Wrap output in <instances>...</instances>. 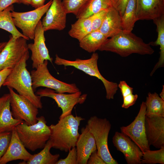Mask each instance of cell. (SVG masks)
Here are the masks:
<instances>
[{
  "label": "cell",
  "instance_id": "42",
  "mask_svg": "<svg viewBox=\"0 0 164 164\" xmlns=\"http://www.w3.org/2000/svg\"><path fill=\"white\" fill-rule=\"evenodd\" d=\"M32 0H19V3H22L25 5H30Z\"/></svg>",
  "mask_w": 164,
  "mask_h": 164
},
{
  "label": "cell",
  "instance_id": "35",
  "mask_svg": "<svg viewBox=\"0 0 164 164\" xmlns=\"http://www.w3.org/2000/svg\"><path fill=\"white\" fill-rule=\"evenodd\" d=\"M111 6L116 10L121 17L129 0H110Z\"/></svg>",
  "mask_w": 164,
  "mask_h": 164
},
{
  "label": "cell",
  "instance_id": "2",
  "mask_svg": "<svg viewBox=\"0 0 164 164\" xmlns=\"http://www.w3.org/2000/svg\"><path fill=\"white\" fill-rule=\"evenodd\" d=\"M81 116L72 114L59 119L55 125L49 126L51 130L50 139L52 148L66 152L76 147L80 134L78 129L81 121Z\"/></svg>",
  "mask_w": 164,
  "mask_h": 164
},
{
  "label": "cell",
  "instance_id": "8",
  "mask_svg": "<svg viewBox=\"0 0 164 164\" xmlns=\"http://www.w3.org/2000/svg\"><path fill=\"white\" fill-rule=\"evenodd\" d=\"M52 2V0H50L43 6L28 12H18L12 11L10 14L15 26L21 30L22 34L26 37L33 39L36 27Z\"/></svg>",
  "mask_w": 164,
  "mask_h": 164
},
{
  "label": "cell",
  "instance_id": "4",
  "mask_svg": "<svg viewBox=\"0 0 164 164\" xmlns=\"http://www.w3.org/2000/svg\"><path fill=\"white\" fill-rule=\"evenodd\" d=\"M46 122L45 117L41 116L34 124L29 125L23 121L16 126L17 135L26 148L33 152L44 147L51 135Z\"/></svg>",
  "mask_w": 164,
  "mask_h": 164
},
{
  "label": "cell",
  "instance_id": "29",
  "mask_svg": "<svg viewBox=\"0 0 164 164\" xmlns=\"http://www.w3.org/2000/svg\"><path fill=\"white\" fill-rule=\"evenodd\" d=\"M137 0H129L121 17L123 31L132 32L135 22L138 21L136 11Z\"/></svg>",
  "mask_w": 164,
  "mask_h": 164
},
{
  "label": "cell",
  "instance_id": "44",
  "mask_svg": "<svg viewBox=\"0 0 164 164\" xmlns=\"http://www.w3.org/2000/svg\"><path fill=\"white\" fill-rule=\"evenodd\" d=\"M159 95L160 97L164 100V86L163 85V88L162 91L161 93Z\"/></svg>",
  "mask_w": 164,
  "mask_h": 164
},
{
  "label": "cell",
  "instance_id": "18",
  "mask_svg": "<svg viewBox=\"0 0 164 164\" xmlns=\"http://www.w3.org/2000/svg\"><path fill=\"white\" fill-rule=\"evenodd\" d=\"M32 156L21 141L15 129L12 131L9 145L5 152L0 159V164H5L19 159L23 161L21 164H24Z\"/></svg>",
  "mask_w": 164,
  "mask_h": 164
},
{
  "label": "cell",
  "instance_id": "24",
  "mask_svg": "<svg viewBox=\"0 0 164 164\" xmlns=\"http://www.w3.org/2000/svg\"><path fill=\"white\" fill-rule=\"evenodd\" d=\"M145 103V116L151 117H164V100L156 92H149Z\"/></svg>",
  "mask_w": 164,
  "mask_h": 164
},
{
  "label": "cell",
  "instance_id": "15",
  "mask_svg": "<svg viewBox=\"0 0 164 164\" xmlns=\"http://www.w3.org/2000/svg\"><path fill=\"white\" fill-rule=\"evenodd\" d=\"M112 142L117 149L123 154L127 164H141L143 152L128 137L116 132L113 137Z\"/></svg>",
  "mask_w": 164,
  "mask_h": 164
},
{
  "label": "cell",
  "instance_id": "45",
  "mask_svg": "<svg viewBox=\"0 0 164 164\" xmlns=\"http://www.w3.org/2000/svg\"><path fill=\"white\" fill-rule=\"evenodd\" d=\"M137 1H138V0H137Z\"/></svg>",
  "mask_w": 164,
  "mask_h": 164
},
{
  "label": "cell",
  "instance_id": "10",
  "mask_svg": "<svg viewBox=\"0 0 164 164\" xmlns=\"http://www.w3.org/2000/svg\"><path fill=\"white\" fill-rule=\"evenodd\" d=\"M27 40L23 37L11 35L9 39L0 53V71L6 68H13L29 50Z\"/></svg>",
  "mask_w": 164,
  "mask_h": 164
},
{
  "label": "cell",
  "instance_id": "32",
  "mask_svg": "<svg viewBox=\"0 0 164 164\" xmlns=\"http://www.w3.org/2000/svg\"><path fill=\"white\" fill-rule=\"evenodd\" d=\"M107 9L101 11L91 16L92 31L99 30L105 18Z\"/></svg>",
  "mask_w": 164,
  "mask_h": 164
},
{
  "label": "cell",
  "instance_id": "3",
  "mask_svg": "<svg viewBox=\"0 0 164 164\" xmlns=\"http://www.w3.org/2000/svg\"><path fill=\"white\" fill-rule=\"evenodd\" d=\"M29 56L28 50L12 68L3 86L15 89L19 94L26 97L38 108L42 109L43 105L41 97L34 93L30 73L26 68V61Z\"/></svg>",
  "mask_w": 164,
  "mask_h": 164
},
{
  "label": "cell",
  "instance_id": "41",
  "mask_svg": "<svg viewBox=\"0 0 164 164\" xmlns=\"http://www.w3.org/2000/svg\"><path fill=\"white\" fill-rule=\"evenodd\" d=\"M46 0H32L30 5L35 9L43 6Z\"/></svg>",
  "mask_w": 164,
  "mask_h": 164
},
{
  "label": "cell",
  "instance_id": "21",
  "mask_svg": "<svg viewBox=\"0 0 164 164\" xmlns=\"http://www.w3.org/2000/svg\"><path fill=\"white\" fill-rule=\"evenodd\" d=\"M123 30L121 18L112 6L108 8L99 31L106 37H111Z\"/></svg>",
  "mask_w": 164,
  "mask_h": 164
},
{
  "label": "cell",
  "instance_id": "36",
  "mask_svg": "<svg viewBox=\"0 0 164 164\" xmlns=\"http://www.w3.org/2000/svg\"><path fill=\"white\" fill-rule=\"evenodd\" d=\"M138 95L133 94H129L123 97V103L121 105L122 108L127 109L133 105L135 103Z\"/></svg>",
  "mask_w": 164,
  "mask_h": 164
},
{
  "label": "cell",
  "instance_id": "28",
  "mask_svg": "<svg viewBox=\"0 0 164 164\" xmlns=\"http://www.w3.org/2000/svg\"><path fill=\"white\" fill-rule=\"evenodd\" d=\"M14 9L12 5L0 11V28L8 32L14 37H22L29 40L28 38L18 31L13 22L10 13Z\"/></svg>",
  "mask_w": 164,
  "mask_h": 164
},
{
  "label": "cell",
  "instance_id": "6",
  "mask_svg": "<svg viewBox=\"0 0 164 164\" xmlns=\"http://www.w3.org/2000/svg\"><path fill=\"white\" fill-rule=\"evenodd\" d=\"M87 125L94 138L98 155L106 164H118L111 155L108 147V136L111 128L110 121L106 118L94 116L88 119Z\"/></svg>",
  "mask_w": 164,
  "mask_h": 164
},
{
  "label": "cell",
  "instance_id": "20",
  "mask_svg": "<svg viewBox=\"0 0 164 164\" xmlns=\"http://www.w3.org/2000/svg\"><path fill=\"white\" fill-rule=\"evenodd\" d=\"M9 93L0 97V133L11 132L22 122L15 119L12 116L10 105Z\"/></svg>",
  "mask_w": 164,
  "mask_h": 164
},
{
  "label": "cell",
  "instance_id": "1",
  "mask_svg": "<svg viewBox=\"0 0 164 164\" xmlns=\"http://www.w3.org/2000/svg\"><path fill=\"white\" fill-rule=\"evenodd\" d=\"M98 50L114 53L123 57L132 53L151 55L154 52L149 43H145L141 38L132 32L123 30L108 38Z\"/></svg>",
  "mask_w": 164,
  "mask_h": 164
},
{
  "label": "cell",
  "instance_id": "7",
  "mask_svg": "<svg viewBox=\"0 0 164 164\" xmlns=\"http://www.w3.org/2000/svg\"><path fill=\"white\" fill-rule=\"evenodd\" d=\"M48 60L38 66L30 72L34 91L39 87H44L59 93H73L80 91L75 84H70L61 81L54 77L47 67Z\"/></svg>",
  "mask_w": 164,
  "mask_h": 164
},
{
  "label": "cell",
  "instance_id": "31",
  "mask_svg": "<svg viewBox=\"0 0 164 164\" xmlns=\"http://www.w3.org/2000/svg\"><path fill=\"white\" fill-rule=\"evenodd\" d=\"M90 0H63L62 2L67 14L76 16Z\"/></svg>",
  "mask_w": 164,
  "mask_h": 164
},
{
  "label": "cell",
  "instance_id": "37",
  "mask_svg": "<svg viewBox=\"0 0 164 164\" xmlns=\"http://www.w3.org/2000/svg\"><path fill=\"white\" fill-rule=\"evenodd\" d=\"M123 97L133 94V88L129 86L125 81H121L118 84Z\"/></svg>",
  "mask_w": 164,
  "mask_h": 164
},
{
  "label": "cell",
  "instance_id": "43",
  "mask_svg": "<svg viewBox=\"0 0 164 164\" xmlns=\"http://www.w3.org/2000/svg\"><path fill=\"white\" fill-rule=\"evenodd\" d=\"M7 43V42H4L0 43V53L6 45Z\"/></svg>",
  "mask_w": 164,
  "mask_h": 164
},
{
  "label": "cell",
  "instance_id": "33",
  "mask_svg": "<svg viewBox=\"0 0 164 164\" xmlns=\"http://www.w3.org/2000/svg\"><path fill=\"white\" fill-rule=\"evenodd\" d=\"M12 135L11 132L0 133V159L5 152L9 145Z\"/></svg>",
  "mask_w": 164,
  "mask_h": 164
},
{
  "label": "cell",
  "instance_id": "11",
  "mask_svg": "<svg viewBox=\"0 0 164 164\" xmlns=\"http://www.w3.org/2000/svg\"><path fill=\"white\" fill-rule=\"evenodd\" d=\"M36 94L41 97H48L55 100L58 107L62 111L59 119L72 114V111L74 106L78 104L83 103L87 95V94L82 95L80 91L69 94L59 93L47 88L38 90Z\"/></svg>",
  "mask_w": 164,
  "mask_h": 164
},
{
  "label": "cell",
  "instance_id": "12",
  "mask_svg": "<svg viewBox=\"0 0 164 164\" xmlns=\"http://www.w3.org/2000/svg\"><path fill=\"white\" fill-rule=\"evenodd\" d=\"M146 110L145 102L142 101L139 112L134 120L128 125L120 128L121 133L128 137L142 152L150 150L145 133Z\"/></svg>",
  "mask_w": 164,
  "mask_h": 164
},
{
  "label": "cell",
  "instance_id": "34",
  "mask_svg": "<svg viewBox=\"0 0 164 164\" xmlns=\"http://www.w3.org/2000/svg\"><path fill=\"white\" fill-rule=\"evenodd\" d=\"M77 156L76 147L69 151L67 157L64 159L58 160L56 164H77Z\"/></svg>",
  "mask_w": 164,
  "mask_h": 164
},
{
  "label": "cell",
  "instance_id": "25",
  "mask_svg": "<svg viewBox=\"0 0 164 164\" xmlns=\"http://www.w3.org/2000/svg\"><path fill=\"white\" fill-rule=\"evenodd\" d=\"M52 148L51 142L49 139L42 150L37 154L33 155L24 164H56L60 155L59 154H52L50 152Z\"/></svg>",
  "mask_w": 164,
  "mask_h": 164
},
{
  "label": "cell",
  "instance_id": "22",
  "mask_svg": "<svg viewBox=\"0 0 164 164\" xmlns=\"http://www.w3.org/2000/svg\"><path fill=\"white\" fill-rule=\"evenodd\" d=\"M157 27L158 37L154 42H150L149 44L153 46H160V56L158 62L155 66L150 75L152 76L158 69L164 66V15L153 19Z\"/></svg>",
  "mask_w": 164,
  "mask_h": 164
},
{
  "label": "cell",
  "instance_id": "23",
  "mask_svg": "<svg viewBox=\"0 0 164 164\" xmlns=\"http://www.w3.org/2000/svg\"><path fill=\"white\" fill-rule=\"evenodd\" d=\"M108 39L99 30L92 31L79 41V46L88 53H94Z\"/></svg>",
  "mask_w": 164,
  "mask_h": 164
},
{
  "label": "cell",
  "instance_id": "13",
  "mask_svg": "<svg viewBox=\"0 0 164 164\" xmlns=\"http://www.w3.org/2000/svg\"><path fill=\"white\" fill-rule=\"evenodd\" d=\"M44 32L40 20L35 31L34 43L27 44L29 50L32 52L31 59L32 61L33 69H36L38 66L43 63L45 60L52 62L53 58L50 56L46 45Z\"/></svg>",
  "mask_w": 164,
  "mask_h": 164
},
{
  "label": "cell",
  "instance_id": "40",
  "mask_svg": "<svg viewBox=\"0 0 164 164\" xmlns=\"http://www.w3.org/2000/svg\"><path fill=\"white\" fill-rule=\"evenodd\" d=\"M15 3L19 4V0H0V11Z\"/></svg>",
  "mask_w": 164,
  "mask_h": 164
},
{
  "label": "cell",
  "instance_id": "9",
  "mask_svg": "<svg viewBox=\"0 0 164 164\" xmlns=\"http://www.w3.org/2000/svg\"><path fill=\"white\" fill-rule=\"evenodd\" d=\"M7 87L10 96V105L13 117L24 121L29 125L36 123L38 108L26 97L16 93L12 88Z\"/></svg>",
  "mask_w": 164,
  "mask_h": 164
},
{
  "label": "cell",
  "instance_id": "26",
  "mask_svg": "<svg viewBox=\"0 0 164 164\" xmlns=\"http://www.w3.org/2000/svg\"><path fill=\"white\" fill-rule=\"evenodd\" d=\"M92 31L91 17L78 19L72 24L68 34L79 41Z\"/></svg>",
  "mask_w": 164,
  "mask_h": 164
},
{
  "label": "cell",
  "instance_id": "30",
  "mask_svg": "<svg viewBox=\"0 0 164 164\" xmlns=\"http://www.w3.org/2000/svg\"><path fill=\"white\" fill-rule=\"evenodd\" d=\"M141 164H164V146L157 150H147L143 152Z\"/></svg>",
  "mask_w": 164,
  "mask_h": 164
},
{
  "label": "cell",
  "instance_id": "5",
  "mask_svg": "<svg viewBox=\"0 0 164 164\" xmlns=\"http://www.w3.org/2000/svg\"><path fill=\"white\" fill-rule=\"evenodd\" d=\"M98 58V53L95 52L88 59H77L72 61L61 58L56 54L54 63L58 65L73 67L91 76L97 77L102 82L104 86L107 99H113L118 90V84L116 83L109 81L101 74L97 66Z\"/></svg>",
  "mask_w": 164,
  "mask_h": 164
},
{
  "label": "cell",
  "instance_id": "38",
  "mask_svg": "<svg viewBox=\"0 0 164 164\" xmlns=\"http://www.w3.org/2000/svg\"><path fill=\"white\" fill-rule=\"evenodd\" d=\"M87 164H106L100 156L97 150L94 151L90 155L87 162Z\"/></svg>",
  "mask_w": 164,
  "mask_h": 164
},
{
  "label": "cell",
  "instance_id": "39",
  "mask_svg": "<svg viewBox=\"0 0 164 164\" xmlns=\"http://www.w3.org/2000/svg\"><path fill=\"white\" fill-rule=\"evenodd\" d=\"M12 68H6L0 71V89L7 76L11 71Z\"/></svg>",
  "mask_w": 164,
  "mask_h": 164
},
{
  "label": "cell",
  "instance_id": "14",
  "mask_svg": "<svg viewBox=\"0 0 164 164\" xmlns=\"http://www.w3.org/2000/svg\"><path fill=\"white\" fill-rule=\"evenodd\" d=\"M42 21L45 32L51 30L61 31L66 27L67 14L61 0H52Z\"/></svg>",
  "mask_w": 164,
  "mask_h": 164
},
{
  "label": "cell",
  "instance_id": "19",
  "mask_svg": "<svg viewBox=\"0 0 164 164\" xmlns=\"http://www.w3.org/2000/svg\"><path fill=\"white\" fill-rule=\"evenodd\" d=\"M164 15V0H138V20H153Z\"/></svg>",
  "mask_w": 164,
  "mask_h": 164
},
{
  "label": "cell",
  "instance_id": "27",
  "mask_svg": "<svg viewBox=\"0 0 164 164\" xmlns=\"http://www.w3.org/2000/svg\"><path fill=\"white\" fill-rule=\"evenodd\" d=\"M111 6L110 0H90L76 16L77 19L88 18Z\"/></svg>",
  "mask_w": 164,
  "mask_h": 164
},
{
  "label": "cell",
  "instance_id": "17",
  "mask_svg": "<svg viewBox=\"0 0 164 164\" xmlns=\"http://www.w3.org/2000/svg\"><path fill=\"white\" fill-rule=\"evenodd\" d=\"M77 164H87L92 153L97 150L95 141L87 125L81 129V134L77 142Z\"/></svg>",
  "mask_w": 164,
  "mask_h": 164
},
{
  "label": "cell",
  "instance_id": "16",
  "mask_svg": "<svg viewBox=\"0 0 164 164\" xmlns=\"http://www.w3.org/2000/svg\"><path fill=\"white\" fill-rule=\"evenodd\" d=\"M145 129L149 146L159 149L164 146V117L145 116Z\"/></svg>",
  "mask_w": 164,
  "mask_h": 164
}]
</instances>
